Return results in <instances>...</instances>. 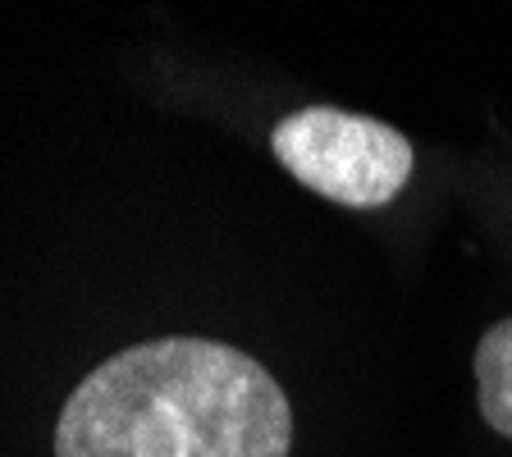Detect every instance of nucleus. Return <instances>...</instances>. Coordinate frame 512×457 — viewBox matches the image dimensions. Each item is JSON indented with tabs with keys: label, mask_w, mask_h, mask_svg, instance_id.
<instances>
[{
	"label": "nucleus",
	"mask_w": 512,
	"mask_h": 457,
	"mask_svg": "<svg viewBox=\"0 0 512 457\" xmlns=\"http://www.w3.org/2000/svg\"><path fill=\"white\" fill-rule=\"evenodd\" d=\"M293 412L266 366L215 339H151L78 384L55 457H288Z\"/></svg>",
	"instance_id": "f257e3e1"
},
{
	"label": "nucleus",
	"mask_w": 512,
	"mask_h": 457,
	"mask_svg": "<svg viewBox=\"0 0 512 457\" xmlns=\"http://www.w3.org/2000/svg\"><path fill=\"white\" fill-rule=\"evenodd\" d=\"M476 394H480V416L512 439V316L485 330L476 343Z\"/></svg>",
	"instance_id": "7ed1b4c3"
},
{
	"label": "nucleus",
	"mask_w": 512,
	"mask_h": 457,
	"mask_svg": "<svg viewBox=\"0 0 512 457\" xmlns=\"http://www.w3.org/2000/svg\"><path fill=\"white\" fill-rule=\"evenodd\" d=\"M270 151L302 188L339 206H384L412 179V142L394 124L339 106H307L275 124Z\"/></svg>",
	"instance_id": "f03ea898"
}]
</instances>
